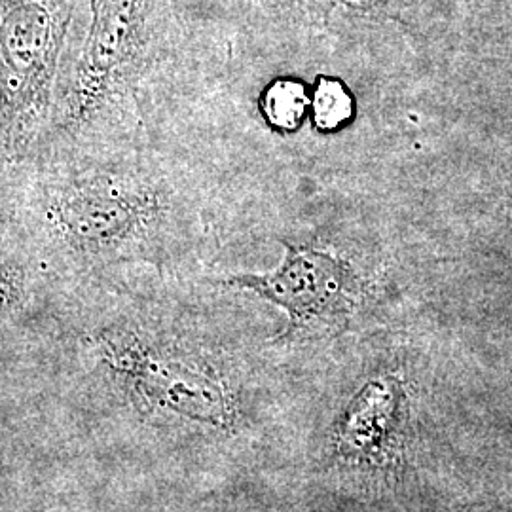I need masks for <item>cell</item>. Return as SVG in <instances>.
Instances as JSON below:
<instances>
[{
  "instance_id": "obj_3",
  "label": "cell",
  "mask_w": 512,
  "mask_h": 512,
  "mask_svg": "<svg viewBox=\"0 0 512 512\" xmlns=\"http://www.w3.org/2000/svg\"><path fill=\"white\" fill-rule=\"evenodd\" d=\"M90 12L61 110V128L73 135L120 105L147 55L148 0H90Z\"/></svg>"
},
{
  "instance_id": "obj_5",
  "label": "cell",
  "mask_w": 512,
  "mask_h": 512,
  "mask_svg": "<svg viewBox=\"0 0 512 512\" xmlns=\"http://www.w3.org/2000/svg\"><path fill=\"white\" fill-rule=\"evenodd\" d=\"M308 109V93L300 82L277 80L262 97L266 120L281 131H294L302 124Z\"/></svg>"
},
{
  "instance_id": "obj_2",
  "label": "cell",
  "mask_w": 512,
  "mask_h": 512,
  "mask_svg": "<svg viewBox=\"0 0 512 512\" xmlns=\"http://www.w3.org/2000/svg\"><path fill=\"white\" fill-rule=\"evenodd\" d=\"M76 0H0V162L23 160L54 105Z\"/></svg>"
},
{
  "instance_id": "obj_4",
  "label": "cell",
  "mask_w": 512,
  "mask_h": 512,
  "mask_svg": "<svg viewBox=\"0 0 512 512\" xmlns=\"http://www.w3.org/2000/svg\"><path fill=\"white\" fill-rule=\"evenodd\" d=\"M224 285L253 291L289 313V334L313 336L348 325L357 302V281L340 258L310 247L287 245L272 274L234 275Z\"/></svg>"
},
{
  "instance_id": "obj_1",
  "label": "cell",
  "mask_w": 512,
  "mask_h": 512,
  "mask_svg": "<svg viewBox=\"0 0 512 512\" xmlns=\"http://www.w3.org/2000/svg\"><path fill=\"white\" fill-rule=\"evenodd\" d=\"M35 219L44 238L84 260L135 251L164 219L156 186L133 169L90 167L42 184Z\"/></svg>"
},
{
  "instance_id": "obj_7",
  "label": "cell",
  "mask_w": 512,
  "mask_h": 512,
  "mask_svg": "<svg viewBox=\"0 0 512 512\" xmlns=\"http://www.w3.org/2000/svg\"><path fill=\"white\" fill-rule=\"evenodd\" d=\"M25 272L18 260L0 251V311L16 306L23 296Z\"/></svg>"
},
{
  "instance_id": "obj_6",
  "label": "cell",
  "mask_w": 512,
  "mask_h": 512,
  "mask_svg": "<svg viewBox=\"0 0 512 512\" xmlns=\"http://www.w3.org/2000/svg\"><path fill=\"white\" fill-rule=\"evenodd\" d=\"M355 112L353 97L348 88L334 78H319L313 93V120L323 131L342 128Z\"/></svg>"
}]
</instances>
